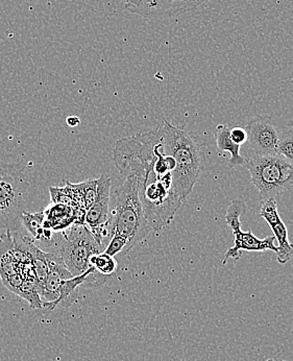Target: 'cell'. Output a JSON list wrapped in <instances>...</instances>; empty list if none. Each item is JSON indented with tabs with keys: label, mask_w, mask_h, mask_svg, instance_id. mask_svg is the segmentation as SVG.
<instances>
[{
	"label": "cell",
	"mask_w": 293,
	"mask_h": 361,
	"mask_svg": "<svg viewBox=\"0 0 293 361\" xmlns=\"http://www.w3.org/2000/svg\"><path fill=\"white\" fill-rule=\"evenodd\" d=\"M161 130L165 154L175 160V169L173 171V188L185 201L201 176V147L183 128L175 127L169 121H164Z\"/></svg>",
	"instance_id": "6da1fadb"
},
{
	"label": "cell",
	"mask_w": 293,
	"mask_h": 361,
	"mask_svg": "<svg viewBox=\"0 0 293 361\" xmlns=\"http://www.w3.org/2000/svg\"><path fill=\"white\" fill-rule=\"evenodd\" d=\"M151 231L139 199L138 180L135 176H127L117 195L116 207L111 213V236L121 235L127 239L133 250Z\"/></svg>",
	"instance_id": "7a4b0ae2"
},
{
	"label": "cell",
	"mask_w": 293,
	"mask_h": 361,
	"mask_svg": "<svg viewBox=\"0 0 293 361\" xmlns=\"http://www.w3.org/2000/svg\"><path fill=\"white\" fill-rule=\"evenodd\" d=\"M21 165L0 163V230L19 232L30 183Z\"/></svg>",
	"instance_id": "3957f363"
},
{
	"label": "cell",
	"mask_w": 293,
	"mask_h": 361,
	"mask_svg": "<svg viewBox=\"0 0 293 361\" xmlns=\"http://www.w3.org/2000/svg\"><path fill=\"white\" fill-rule=\"evenodd\" d=\"M244 167L262 201L275 199L293 187V165L280 156L254 155L247 159Z\"/></svg>",
	"instance_id": "277c9868"
},
{
	"label": "cell",
	"mask_w": 293,
	"mask_h": 361,
	"mask_svg": "<svg viewBox=\"0 0 293 361\" xmlns=\"http://www.w3.org/2000/svg\"><path fill=\"white\" fill-rule=\"evenodd\" d=\"M104 251L105 247L86 225H73L63 231V239L56 254L62 258L73 277H77L89 269L91 256Z\"/></svg>",
	"instance_id": "5b68a950"
},
{
	"label": "cell",
	"mask_w": 293,
	"mask_h": 361,
	"mask_svg": "<svg viewBox=\"0 0 293 361\" xmlns=\"http://www.w3.org/2000/svg\"><path fill=\"white\" fill-rule=\"evenodd\" d=\"M247 204L243 200L235 199L225 213V223L231 228L234 235V245L227 250L223 257V264H227L230 259L238 260L242 252H278V245H275V237L268 236L264 239L258 238L251 231L241 230V216L247 213Z\"/></svg>",
	"instance_id": "8992f818"
},
{
	"label": "cell",
	"mask_w": 293,
	"mask_h": 361,
	"mask_svg": "<svg viewBox=\"0 0 293 361\" xmlns=\"http://www.w3.org/2000/svg\"><path fill=\"white\" fill-rule=\"evenodd\" d=\"M111 187L112 182L107 176L103 175L97 179L96 200L93 206L86 211L85 217V225L105 249L111 238Z\"/></svg>",
	"instance_id": "52a82bcc"
},
{
	"label": "cell",
	"mask_w": 293,
	"mask_h": 361,
	"mask_svg": "<svg viewBox=\"0 0 293 361\" xmlns=\"http://www.w3.org/2000/svg\"><path fill=\"white\" fill-rule=\"evenodd\" d=\"M247 142L253 149L254 155H277L279 129L271 117L259 115L249 121L245 127Z\"/></svg>",
	"instance_id": "ba28073f"
},
{
	"label": "cell",
	"mask_w": 293,
	"mask_h": 361,
	"mask_svg": "<svg viewBox=\"0 0 293 361\" xmlns=\"http://www.w3.org/2000/svg\"><path fill=\"white\" fill-rule=\"evenodd\" d=\"M259 215L263 217L271 228L275 240H278L277 260L280 264H286L293 256V245L288 238V230L280 217L278 203L275 199L263 201L260 208Z\"/></svg>",
	"instance_id": "9c48e42d"
},
{
	"label": "cell",
	"mask_w": 293,
	"mask_h": 361,
	"mask_svg": "<svg viewBox=\"0 0 293 361\" xmlns=\"http://www.w3.org/2000/svg\"><path fill=\"white\" fill-rule=\"evenodd\" d=\"M125 10L146 18H163L180 14L177 0H125Z\"/></svg>",
	"instance_id": "30bf717a"
},
{
	"label": "cell",
	"mask_w": 293,
	"mask_h": 361,
	"mask_svg": "<svg viewBox=\"0 0 293 361\" xmlns=\"http://www.w3.org/2000/svg\"><path fill=\"white\" fill-rule=\"evenodd\" d=\"M230 129L227 125H218L214 130L215 140H216L217 149L219 153L225 152L230 153L229 167L236 169L238 166H244L247 159L240 155L239 145H235L230 137Z\"/></svg>",
	"instance_id": "8fae6325"
},
{
	"label": "cell",
	"mask_w": 293,
	"mask_h": 361,
	"mask_svg": "<svg viewBox=\"0 0 293 361\" xmlns=\"http://www.w3.org/2000/svg\"><path fill=\"white\" fill-rule=\"evenodd\" d=\"M92 267H89V269L82 275L64 280L61 284L60 295H58V299L51 305L47 306L45 310H54L61 305H62V307L67 308L75 303L79 299V288L85 283L87 276L92 271Z\"/></svg>",
	"instance_id": "7c38bea8"
},
{
	"label": "cell",
	"mask_w": 293,
	"mask_h": 361,
	"mask_svg": "<svg viewBox=\"0 0 293 361\" xmlns=\"http://www.w3.org/2000/svg\"><path fill=\"white\" fill-rule=\"evenodd\" d=\"M44 211L36 213L25 212L21 216V225L27 230L34 240L41 241L47 247L53 245V231L43 227Z\"/></svg>",
	"instance_id": "4fadbf2b"
},
{
	"label": "cell",
	"mask_w": 293,
	"mask_h": 361,
	"mask_svg": "<svg viewBox=\"0 0 293 361\" xmlns=\"http://www.w3.org/2000/svg\"><path fill=\"white\" fill-rule=\"evenodd\" d=\"M66 186L75 206L86 211L93 206L96 200L97 180H86L80 184H71L66 180Z\"/></svg>",
	"instance_id": "5bb4252c"
},
{
	"label": "cell",
	"mask_w": 293,
	"mask_h": 361,
	"mask_svg": "<svg viewBox=\"0 0 293 361\" xmlns=\"http://www.w3.org/2000/svg\"><path fill=\"white\" fill-rule=\"evenodd\" d=\"M12 232L6 231L0 237V277L1 280L8 276L19 273L23 265L15 260L12 254Z\"/></svg>",
	"instance_id": "9a60e30c"
},
{
	"label": "cell",
	"mask_w": 293,
	"mask_h": 361,
	"mask_svg": "<svg viewBox=\"0 0 293 361\" xmlns=\"http://www.w3.org/2000/svg\"><path fill=\"white\" fill-rule=\"evenodd\" d=\"M17 295L27 300L30 307L34 310H42L43 302L39 293V285L35 276L25 278Z\"/></svg>",
	"instance_id": "2e32d148"
},
{
	"label": "cell",
	"mask_w": 293,
	"mask_h": 361,
	"mask_svg": "<svg viewBox=\"0 0 293 361\" xmlns=\"http://www.w3.org/2000/svg\"><path fill=\"white\" fill-rule=\"evenodd\" d=\"M277 155L293 165V126L280 130Z\"/></svg>",
	"instance_id": "e0dca14e"
},
{
	"label": "cell",
	"mask_w": 293,
	"mask_h": 361,
	"mask_svg": "<svg viewBox=\"0 0 293 361\" xmlns=\"http://www.w3.org/2000/svg\"><path fill=\"white\" fill-rule=\"evenodd\" d=\"M89 264H90V267H94L96 271L101 273V275L107 276V277H110L113 274H115L117 269L116 259L108 255L105 252L91 256Z\"/></svg>",
	"instance_id": "ac0fdd59"
},
{
	"label": "cell",
	"mask_w": 293,
	"mask_h": 361,
	"mask_svg": "<svg viewBox=\"0 0 293 361\" xmlns=\"http://www.w3.org/2000/svg\"><path fill=\"white\" fill-rule=\"evenodd\" d=\"M132 251L127 238L118 234H113L108 240L105 253L115 257L117 255L127 256Z\"/></svg>",
	"instance_id": "d6986e66"
},
{
	"label": "cell",
	"mask_w": 293,
	"mask_h": 361,
	"mask_svg": "<svg viewBox=\"0 0 293 361\" xmlns=\"http://www.w3.org/2000/svg\"><path fill=\"white\" fill-rule=\"evenodd\" d=\"M230 137L235 145H241L247 141V133L245 129L241 127H235L230 130Z\"/></svg>",
	"instance_id": "ffe728a7"
},
{
	"label": "cell",
	"mask_w": 293,
	"mask_h": 361,
	"mask_svg": "<svg viewBox=\"0 0 293 361\" xmlns=\"http://www.w3.org/2000/svg\"><path fill=\"white\" fill-rule=\"evenodd\" d=\"M177 1H179L180 6H181V12L185 13L195 10L197 6L209 1V0H177Z\"/></svg>",
	"instance_id": "44dd1931"
},
{
	"label": "cell",
	"mask_w": 293,
	"mask_h": 361,
	"mask_svg": "<svg viewBox=\"0 0 293 361\" xmlns=\"http://www.w3.org/2000/svg\"><path fill=\"white\" fill-rule=\"evenodd\" d=\"M66 123L70 128H75L80 125V119L77 116H73V115H71V116L67 117Z\"/></svg>",
	"instance_id": "7402d4cb"
},
{
	"label": "cell",
	"mask_w": 293,
	"mask_h": 361,
	"mask_svg": "<svg viewBox=\"0 0 293 361\" xmlns=\"http://www.w3.org/2000/svg\"><path fill=\"white\" fill-rule=\"evenodd\" d=\"M264 361H287V360H267Z\"/></svg>",
	"instance_id": "603a6c76"
},
{
	"label": "cell",
	"mask_w": 293,
	"mask_h": 361,
	"mask_svg": "<svg viewBox=\"0 0 293 361\" xmlns=\"http://www.w3.org/2000/svg\"><path fill=\"white\" fill-rule=\"evenodd\" d=\"M177 2H179V1H177ZM180 8H181V6H180ZM181 13H182V12H181Z\"/></svg>",
	"instance_id": "cb8c5ba5"
},
{
	"label": "cell",
	"mask_w": 293,
	"mask_h": 361,
	"mask_svg": "<svg viewBox=\"0 0 293 361\" xmlns=\"http://www.w3.org/2000/svg\"><path fill=\"white\" fill-rule=\"evenodd\" d=\"M292 123H293V121H292ZM292 126H293V123H292Z\"/></svg>",
	"instance_id": "d4e9b609"
}]
</instances>
